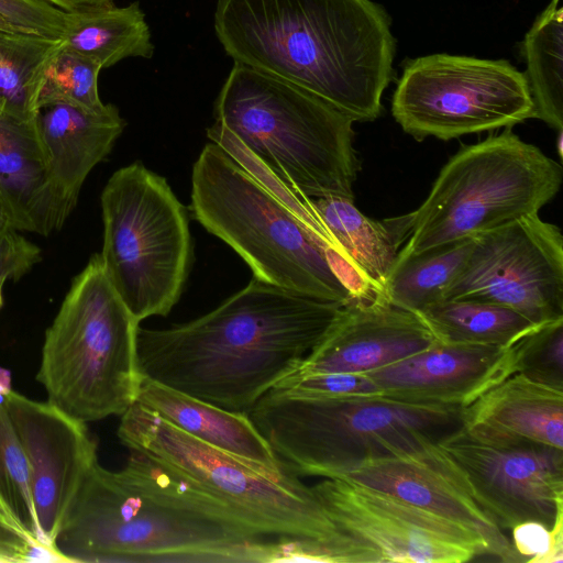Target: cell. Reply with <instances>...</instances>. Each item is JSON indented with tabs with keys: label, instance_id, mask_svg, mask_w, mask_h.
Instances as JSON below:
<instances>
[{
	"label": "cell",
	"instance_id": "cell-14",
	"mask_svg": "<svg viewBox=\"0 0 563 563\" xmlns=\"http://www.w3.org/2000/svg\"><path fill=\"white\" fill-rule=\"evenodd\" d=\"M476 501L500 529L563 519V449L536 442H488L463 427L439 441Z\"/></svg>",
	"mask_w": 563,
	"mask_h": 563
},
{
	"label": "cell",
	"instance_id": "cell-15",
	"mask_svg": "<svg viewBox=\"0 0 563 563\" xmlns=\"http://www.w3.org/2000/svg\"><path fill=\"white\" fill-rule=\"evenodd\" d=\"M345 478L388 493L477 532L488 554L506 563L522 562L501 529L476 501L465 474L439 441L364 459L342 472Z\"/></svg>",
	"mask_w": 563,
	"mask_h": 563
},
{
	"label": "cell",
	"instance_id": "cell-20",
	"mask_svg": "<svg viewBox=\"0 0 563 563\" xmlns=\"http://www.w3.org/2000/svg\"><path fill=\"white\" fill-rule=\"evenodd\" d=\"M463 428L488 442L563 449V388L511 374L464 408Z\"/></svg>",
	"mask_w": 563,
	"mask_h": 563
},
{
	"label": "cell",
	"instance_id": "cell-28",
	"mask_svg": "<svg viewBox=\"0 0 563 563\" xmlns=\"http://www.w3.org/2000/svg\"><path fill=\"white\" fill-rule=\"evenodd\" d=\"M60 45L62 38L0 30V111L36 117L44 70Z\"/></svg>",
	"mask_w": 563,
	"mask_h": 563
},
{
	"label": "cell",
	"instance_id": "cell-26",
	"mask_svg": "<svg viewBox=\"0 0 563 563\" xmlns=\"http://www.w3.org/2000/svg\"><path fill=\"white\" fill-rule=\"evenodd\" d=\"M552 0L522 42L534 119L563 130V8Z\"/></svg>",
	"mask_w": 563,
	"mask_h": 563
},
{
	"label": "cell",
	"instance_id": "cell-23",
	"mask_svg": "<svg viewBox=\"0 0 563 563\" xmlns=\"http://www.w3.org/2000/svg\"><path fill=\"white\" fill-rule=\"evenodd\" d=\"M312 205L332 236L360 271L384 292L398 247L407 240L402 218L382 222L373 220L355 207L353 199L344 197L312 199Z\"/></svg>",
	"mask_w": 563,
	"mask_h": 563
},
{
	"label": "cell",
	"instance_id": "cell-4",
	"mask_svg": "<svg viewBox=\"0 0 563 563\" xmlns=\"http://www.w3.org/2000/svg\"><path fill=\"white\" fill-rule=\"evenodd\" d=\"M271 538L170 504L98 462L56 538L74 562H268Z\"/></svg>",
	"mask_w": 563,
	"mask_h": 563
},
{
	"label": "cell",
	"instance_id": "cell-34",
	"mask_svg": "<svg viewBox=\"0 0 563 563\" xmlns=\"http://www.w3.org/2000/svg\"><path fill=\"white\" fill-rule=\"evenodd\" d=\"M274 388L301 396L347 397L380 394L364 373H327L287 377ZM273 389V388H272Z\"/></svg>",
	"mask_w": 563,
	"mask_h": 563
},
{
	"label": "cell",
	"instance_id": "cell-19",
	"mask_svg": "<svg viewBox=\"0 0 563 563\" xmlns=\"http://www.w3.org/2000/svg\"><path fill=\"white\" fill-rule=\"evenodd\" d=\"M46 178L58 230L75 209L90 172L111 152L125 121L113 104L89 111L67 103L38 108Z\"/></svg>",
	"mask_w": 563,
	"mask_h": 563
},
{
	"label": "cell",
	"instance_id": "cell-3",
	"mask_svg": "<svg viewBox=\"0 0 563 563\" xmlns=\"http://www.w3.org/2000/svg\"><path fill=\"white\" fill-rule=\"evenodd\" d=\"M210 141L225 140L291 192L353 199V120L310 91L236 63L216 102Z\"/></svg>",
	"mask_w": 563,
	"mask_h": 563
},
{
	"label": "cell",
	"instance_id": "cell-6",
	"mask_svg": "<svg viewBox=\"0 0 563 563\" xmlns=\"http://www.w3.org/2000/svg\"><path fill=\"white\" fill-rule=\"evenodd\" d=\"M190 208L205 229L247 263L255 278L322 301H350L329 260L334 254L323 241L213 142L194 165Z\"/></svg>",
	"mask_w": 563,
	"mask_h": 563
},
{
	"label": "cell",
	"instance_id": "cell-22",
	"mask_svg": "<svg viewBox=\"0 0 563 563\" xmlns=\"http://www.w3.org/2000/svg\"><path fill=\"white\" fill-rule=\"evenodd\" d=\"M135 402L209 445L275 472L286 470L247 412L225 410L144 377Z\"/></svg>",
	"mask_w": 563,
	"mask_h": 563
},
{
	"label": "cell",
	"instance_id": "cell-30",
	"mask_svg": "<svg viewBox=\"0 0 563 563\" xmlns=\"http://www.w3.org/2000/svg\"><path fill=\"white\" fill-rule=\"evenodd\" d=\"M10 388L9 373L1 369L0 494L5 498L23 522L43 539L40 533L33 506L29 464L7 407V393Z\"/></svg>",
	"mask_w": 563,
	"mask_h": 563
},
{
	"label": "cell",
	"instance_id": "cell-27",
	"mask_svg": "<svg viewBox=\"0 0 563 563\" xmlns=\"http://www.w3.org/2000/svg\"><path fill=\"white\" fill-rule=\"evenodd\" d=\"M472 239L460 240L419 253L398 252L385 285L391 305L419 312L443 299V294L461 269Z\"/></svg>",
	"mask_w": 563,
	"mask_h": 563
},
{
	"label": "cell",
	"instance_id": "cell-7",
	"mask_svg": "<svg viewBox=\"0 0 563 563\" xmlns=\"http://www.w3.org/2000/svg\"><path fill=\"white\" fill-rule=\"evenodd\" d=\"M139 328L100 255H92L45 332L36 379L47 401L85 423L122 416L136 401L142 379Z\"/></svg>",
	"mask_w": 563,
	"mask_h": 563
},
{
	"label": "cell",
	"instance_id": "cell-33",
	"mask_svg": "<svg viewBox=\"0 0 563 563\" xmlns=\"http://www.w3.org/2000/svg\"><path fill=\"white\" fill-rule=\"evenodd\" d=\"M0 14L15 29L49 38H63L70 16L44 0H0Z\"/></svg>",
	"mask_w": 563,
	"mask_h": 563
},
{
	"label": "cell",
	"instance_id": "cell-9",
	"mask_svg": "<svg viewBox=\"0 0 563 563\" xmlns=\"http://www.w3.org/2000/svg\"><path fill=\"white\" fill-rule=\"evenodd\" d=\"M562 166L509 128L460 150L428 197L406 214L404 253L472 239L539 213L561 188Z\"/></svg>",
	"mask_w": 563,
	"mask_h": 563
},
{
	"label": "cell",
	"instance_id": "cell-29",
	"mask_svg": "<svg viewBox=\"0 0 563 563\" xmlns=\"http://www.w3.org/2000/svg\"><path fill=\"white\" fill-rule=\"evenodd\" d=\"M101 69L95 60L62 44L44 70L37 108L67 103L89 111L103 110L107 104L98 91Z\"/></svg>",
	"mask_w": 563,
	"mask_h": 563
},
{
	"label": "cell",
	"instance_id": "cell-17",
	"mask_svg": "<svg viewBox=\"0 0 563 563\" xmlns=\"http://www.w3.org/2000/svg\"><path fill=\"white\" fill-rule=\"evenodd\" d=\"M438 342L418 313L396 307L386 298H352L342 306L323 340L290 376L366 373Z\"/></svg>",
	"mask_w": 563,
	"mask_h": 563
},
{
	"label": "cell",
	"instance_id": "cell-40",
	"mask_svg": "<svg viewBox=\"0 0 563 563\" xmlns=\"http://www.w3.org/2000/svg\"><path fill=\"white\" fill-rule=\"evenodd\" d=\"M556 145H558L559 156L562 157V154H563V150H562V145H563L562 130L559 131V136H558Z\"/></svg>",
	"mask_w": 563,
	"mask_h": 563
},
{
	"label": "cell",
	"instance_id": "cell-31",
	"mask_svg": "<svg viewBox=\"0 0 563 563\" xmlns=\"http://www.w3.org/2000/svg\"><path fill=\"white\" fill-rule=\"evenodd\" d=\"M516 373L563 388V318L534 327L514 343Z\"/></svg>",
	"mask_w": 563,
	"mask_h": 563
},
{
	"label": "cell",
	"instance_id": "cell-32",
	"mask_svg": "<svg viewBox=\"0 0 563 563\" xmlns=\"http://www.w3.org/2000/svg\"><path fill=\"white\" fill-rule=\"evenodd\" d=\"M0 562L71 563L56 545L32 531L1 494Z\"/></svg>",
	"mask_w": 563,
	"mask_h": 563
},
{
	"label": "cell",
	"instance_id": "cell-37",
	"mask_svg": "<svg viewBox=\"0 0 563 563\" xmlns=\"http://www.w3.org/2000/svg\"><path fill=\"white\" fill-rule=\"evenodd\" d=\"M66 12L85 10L93 7L113 3L112 0H44Z\"/></svg>",
	"mask_w": 563,
	"mask_h": 563
},
{
	"label": "cell",
	"instance_id": "cell-35",
	"mask_svg": "<svg viewBox=\"0 0 563 563\" xmlns=\"http://www.w3.org/2000/svg\"><path fill=\"white\" fill-rule=\"evenodd\" d=\"M512 548L522 562H563V519L553 528L538 521H525L511 529Z\"/></svg>",
	"mask_w": 563,
	"mask_h": 563
},
{
	"label": "cell",
	"instance_id": "cell-8",
	"mask_svg": "<svg viewBox=\"0 0 563 563\" xmlns=\"http://www.w3.org/2000/svg\"><path fill=\"white\" fill-rule=\"evenodd\" d=\"M120 442L169 468L267 538L354 545L328 518L311 486L287 468L275 472L209 445L134 402L118 428Z\"/></svg>",
	"mask_w": 563,
	"mask_h": 563
},
{
	"label": "cell",
	"instance_id": "cell-1",
	"mask_svg": "<svg viewBox=\"0 0 563 563\" xmlns=\"http://www.w3.org/2000/svg\"><path fill=\"white\" fill-rule=\"evenodd\" d=\"M342 305L255 277L211 312L164 330L139 328L142 377L247 412L323 340Z\"/></svg>",
	"mask_w": 563,
	"mask_h": 563
},
{
	"label": "cell",
	"instance_id": "cell-2",
	"mask_svg": "<svg viewBox=\"0 0 563 563\" xmlns=\"http://www.w3.org/2000/svg\"><path fill=\"white\" fill-rule=\"evenodd\" d=\"M216 34L234 62L288 80L355 121L382 112L396 38L372 0H218Z\"/></svg>",
	"mask_w": 563,
	"mask_h": 563
},
{
	"label": "cell",
	"instance_id": "cell-24",
	"mask_svg": "<svg viewBox=\"0 0 563 563\" xmlns=\"http://www.w3.org/2000/svg\"><path fill=\"white\" fill-rule=\"evenodd\" d=\"M63 46L108 68L126 57L150 58L154 53L151 33L139 2L113 3L69 12Z\"/></svg>",
	"mask_w": 563,
	"mask_h": 563
},
{
	"label": "cell",
	"instance_id": "cell-21",
	"mask_svg": "<svg viewBox=\"0 0 563 563\" xmlns=\"http://www.w3.org/2000/svg\"><path fill=\"white\" fill-rule=\"evenodd\" d=\"M0 191L20 232L57 231L46 178V153L37 118L0 111Z\"/></svg>",
	"mask_w": 563,
	"mask_h": 563
},
{
	"label": "cell",
	"instance_id": "cell-16",
	"mask_svg": "<svg viewBox=\"0 0 563 563\" xmlns=\"http://www.w3.org/2000/svg\"><path fill=\"white\" fill-rule=\"evenodd\" d=\"M7 407L29 464L40 533L56 545L67 511L98 462L97 443L85 422L48 401L30 399L10 388Z\"/></svg>",
	"mask_w": 563,
	"mask_h": 563
},
{
	"label": "cell",
	"instance_id": "cell-39",
	"mask_svg": "<svg viewBox=\"0 0 563 563\" xmlns=\"http://www.w3.org/2000/svg\"><path fill=\"white\" fill-rule=\"evenodd\" d=\"M0 30L1 31H20L15 29L4 16L0 14ZM22 32V31H20Z\"/></svg>",
	"mask_w": 563,
	"mask_h": 563
},
{
	"label": "cell",
	"instance_id": "cell-11",
	"mask_svg": "<svg viewBox=\"0 0 563 563\" xmlns=\"http://www.w3.org/2000/svg\"><path fill=\"white\" fill-rule=\"evenodd\" d=\"M391 113L418 141H448L534 119V104L509 62L440 53L406 60Z\"/></svg>",
	"mask_w": 563,
	"mask_h": 563
},
{
	"label": "cell",
	"instance_id": "cell-13",
	"mask_svg": "<svg viewBox=\"0 0 563 563\" xmlns=\"http://www.w3.org/2000/svg\"><path fill=\"white\" fill-rule=\"evenodd\" d=\"M311 488L334 526L380 563H464L488 554L474 530L379 489L338 477Z\"/></svg>",
	"mask_w": 563,
	"mask_h": 563
},
{
	"label": "cell",
	"instance_id": "cell-38",
	"mask_svg": "<svg viewBox=\"0 0 563 563\" xmlns=\"http://www.w3.org/2000/svg\"><path fill=\"white\" fill-rule=\"evenodd\" d=\"M14 230L10 209L0 191V232Z\"/></svg>",
	"mask_w": 563,
	"mask_h": 563
},
{
	"label": "cell",
	"instance_id": "cell-41",
	"mask_svg": "<svg viewBox=\"0 0 563 563\" xmlns=\"http://www.w3.org/2000/svg\"><path fill=\"white\" fill-rule=\"evenodd\" d=\"M5 282H7V279L0 278V308L2 307V302H3L2 291H3V286H4Z\"/></svg>",
	"mask_w": 563,
	"mask_h": 563
},
{
	"label": "cell",
	"instance_id": "cell-25",
	"mask_svg": "<svg viewBox=\"0 0 563 563\" xmlns=\"http://www.w3.org/2000/svg\"><path fill=\"white\" fill-rule=\"evenodd\" d=\"M440 342L510 346L539 325L519 312L477 300L442 299L417 312Z\"/></svg>",
	"mask_w": 563,
	"mask_h": 563
},
{
	"label": "cell",
	"instance_id": "cell-36",
	"mask_svg": "<svg viewBox=\"0 0 563 563\" xmlns=\"http://www.w3.org/2000/svg\"><path fill=\"white\" fill-rule=\"evenodd\" d=\"M41 260V249L20 231L0 232V278L18 280Z\"/></svg>",
	"mask_w": 563,
	"mask_h": 563
},
{
	"label": "cell",
	"instance_id": "cell-10",
	"mask_svg": "<svg viewBox=\"0 0 563 563\" xmlns=\"http://www.w3.org/2000/svg\"><path fill=\"white\" fill-rule=\"evenodd\" d=\"M99 253L111 285L141 322L167 316L191 263L187 212L166 179L140 162L114 172L101 194Z\"/></svg>",
	"mask_w": 563,
	"mask_h": 563
},
{
	"label": "cell",
	"instance_id": "cell-12",
	"mask_svg": "<svg viewBox=\"0 0 563 563\" xmlns=\"http://www.w3.org/2000/svg\"><path fill=\"white\" fill-rule=\"evenodd\" d=\"M443 299L512 309L536 324L563 318V235L538 213L473 238Z\"/></svg>",
	"mask_w": 563,
	"mask_h": 563
},
{
	"label": "cell",
	"instance_id": "cell-5",
	"mask_svg": "<svg viewBox=\"0 0 563 563\" xmlns=\"http://www.w3.org/2000/svg\"><path fill=\"white\" fill-rule=\"evenodd\" d=\"M463 410L383 394L314 397L273 388L247 415L289 472L333 478L364 459L442 440L463 427Z\"/></svg>",
	"mask_w": 563,
	"mask_h": 563
},
{
	"label": "cell",
	"instance_id": "cell-18",
	"mask_svg": "<svg viewBox=\"0 0 563 563\" xmlns=\"http://www.w3.org/2000/svg\"><path fill=\"white\" fill-rule=\"evenodd\" d=\"M515 373L514 344L505 347L438 342L364 374L387 397L465 408Z\"/></svg>",
	"mask_w": 563,
	"mask_h": 563
}]
</instances>
